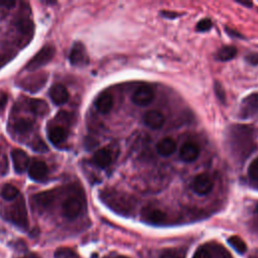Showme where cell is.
Here are the masks:
<instances>
[{"mask_svg":"<svg viewBox=\"0 0 258 258\" xmlns=\"http://www.w3.org/2000/svg\"><path fill=\"white\" fill-rule=\"evenodd\" d=\"M227 140L230 152L238 162L245 161L255 150L253 129L248 125L236 124L231 126Z\"/></svg>","mask_w":258,"mask_h":258,"instance_id":"6da1fadb","label":"cell"},{"mask_svg":"<svg viewBox=\"0 0 258 258\" xmlns=\"http://www.w3.org/2000/svg\"><path fill=\"white\" fill-rule=\"evenodd\" d=\"M99 197L103 204L118 215L129 217L135 213L137 202L135 198L126 193L114 189H105L100 192Z\"/></svg>","mask_w":258,"mask_h":258,"instance_id":"7a4b0ae2","label":"cell"},{"mask_svg":"<svg viewBox=\"0 0 258 258\" xmlns=\"http://www.w3.org/2000/svg\"><path fill=\"white\" fill-rule=\"evenodd\" d=\"M7 218L19 228L23 230L28 229L29 227L28 211H27L25 200L22 196H20L17 200H15L14 204L9 207V209L7 210Z\"/></svg>","mask_w":258,"mask_h":258,"instance_id":"3957f363","label":"cell"},{"mask_svg":"<svg viewBox=\"0 0 258 258\" xmlns=\"http://www.w3.org/2000/svg\"><path fill=\"white\" fill-rule=\"evenodd\" d=\"M56 54V50L53 46H46L44 47L27 65L26 69L28 71L34 72L39 70L40 68L44 67L45 65H47L48 63H50L53 58L55 57Z\"/></svg>","mask_w":258,"mask_h":258,"instance_id":"277c9868","label":"cell"},{"mask_svg":"<svg viewBox=\"0 0 258 258\" xmlns=\"http://www.w3.org/2000/svg\"><path fill=\"white\" fill-rule=\"evenodd\" d=\"M84 200L79 195L70 196L63 204V214L69 220L78 218L83 210Z\"/></svg>","mask_w":258,"mask_h":258,"instance_id":"5b68a950","label":"cell"},{"mask_svg":"<svg viewBox=\"0 0 258 258\" xmlns=\"http://www.w3.org/2000/svg\"><path fill=\"white\" fill-rule=\"evenodd\" d=\"M258 113V94H251L247 96L241 103L239 109V117L241 119H248Z\"/></svg>","mask_w":258,"mask_h":258,"instance_id":"8992f818","label":"cell"},{"mask_svg":"<svg viewBox=\"0 0 258 258\" xmlns=\"http://www.w3.org/2000/svg\"><path fill=\"white\" fill-rule=\"evenodd\" d=\"M142 219L151 225H163L167 222V215L161 209L145 207L142 211Z\"/></svg>","mask_w":258,"mask_h":258,"instance_id":"52a82bcc","label":"cell"},{"mask_svg":"<svg viewBox=\"0 0 258 258\" xmlns=\"http://www.w3.org/2000/svg\"><path fill=\"white\" fill-rule=\"evenodd\" d=\"M154 99L155 91L149 85H142L133 95V102L138 106H148L154 101Z\"/></svg>","mask_w":258,"mask_h":258,"instance_id":"ba28073f","label":"cell"},{"mask_svg":"<svg viewBox=\"0 0 258 258\" xmlns=\"http://www.w3.org/2000/svg\"><path fill=\"white\" fill-rule=\"evenodd\" d=\"M213 186L211 177L205 173L198 175L192 182L193 191L200 196L208 195L213 190Z\"/></svg>","mask_w":258,"mask_h":258,"instance_id":"9c48e42d","label":"cell"},{"mask_svg":"<svg viewBox=\"0 0 258 258\" xmlns=\"http://www.w3.org/2000/svg\"><path fill=\"white\" fill-rule=\"evenodd\" d=\"M48 79L47 74H36L33 76H30L23 80L21 86L30 92H38L41 88L44 87Z\"/></svg>","mask_w":258,"mask_h":258,"instance_id":"30bf717a","label":"cell"},{"mask_svg":"<svg viewBox=\"0 0 258 258\" xmlns=\"http://www.w3.org/2000/svg\"><path fill=\"white\" fill-rule=\"evenodd\" d=\"M70 62L73 66H86L89 63L86 48L81 43H76L70 54Z\"/></svg>","mask_w":258,"mask_h":258,"instance_id":"8fae6325","label":"cell"},{"mask_svg":"<svg viewBox=\"0 0 258 258\" xmlns=\"http://www.w3.org/2000/svg\"><path fill=\"white\" fill-rule=\"evenodd\" d=\"M12 159L16 172L18 174L25 173L30 165V158L28 154L21 149H15L12 152Z\"/></svg>","mask_w":258,"mask_h":258,"instance_id":"7c38bea8","label":"cell"},{"mask_svg":"<svg viewBox=\"0 0 258 258\" xmlns=\"http://www.w3.org/2000/svg\"><path fill=\"white\" fill-rule=\"evenodd\" d=\"M144 122L148 127L154 129V131H157V129H160L164 126L166 118L161 111L150 110L145 114Z\"/></svg>","mask_w":258,"mask_h":258,"instance_id":"4fadbf2b","label":"cell"},{"mask_svg":"<svg viewBox=\"0 0 258 258\" xmlns=\"http://www.w3.org/2000/svg\"><path fill=\"white\" fill-rule=\"evenodd\" d=\"M200 155L199 147L192 142L185 143L180 149V158L185 163H193L195 162Z\"/></svg>","mask_w":258,"mask_h":258,"instance_id":"5bb4252c","label":"cell"},{"mask_svg":"<svg viewBox=\"0 0 258 258\" xmlns=\"http://www.w3.org/2000/svg\"><path fill=\"white\" fill-rule=\"evenodd\" d=\"M95 107L101 114H108L113 108V97L108 91L102 92L95 101Z\"/></svg>","mask_w":258,"mask_h":258,"instance_id":"9a60e30c","label":"cell"},{"mask_svg":"<svg viewBox=\"0 0 258 258\" xmlns=\"http://www.w3.org/2000/svg\"><path fill=\"white\" fill-rule=\"evenodd\" d=\"M50 97L56 105H63L69 100V92L62 84H55L50 89Z\"/></svg>","mask_w":258,"mask_h":258,"instance_id":"2e32d148","label":"cell"},{"mask_svg":"<svg viewBox=\"0 0 258 258\" xmlns=\"http://www.w3.org/2000/svg\"><path fill=\"white\" fill-rule=\"evenodd\" d=\"M92 161L96 167L100 169H106L112 163V153L107 148L100 149L94 154Z\"/></svg>","mask_w":258,"mask_h":258,"instance_id":"e0dca14e","label":"cell"},{"mask_svg":"<svg viewBox=\"0 0 258 258\" xmlns=\"http://www.w3.org/2000/svg\"><path fill=\"white\" fill-rule=\"evenodd\" d=\"M49 173V168L44 162L37 161L33 163V165L30 167L29 170V176L32 180L36 182H41L46 179Z\"/></svg>","mask_w":258,"mask_h":258,"instance_id":"ac0fdd59","label":"cell"},{"mask_svg":"<svg viewBox=\"0 0 258 258\" xmlns=\"http://www.w3.org/2000/svg\"><path fill=\"white\" fill-rule=\"evenodd\" d=\"M56 199V194L52 191L42 192L33 197V202L39 209H47L53 205Z\"/></svg>","mask_w":258,"mask_h":258,"instance_id":"d6986e66","label":"cell"},{"mask_svg":"<svg viewBox=\"0 0 258 258\" xmlns=\"http://www.w3.org/2000/svg\"><path fill=\"white\" fill-rule=\"evenodd\" d=\"M177 150L176 142L171 138H165L157 145V152L164 158L171 157Z\"/></svg>","mask_w":258,"mask_h":258,"instance_id":"ffe728a7","label":"cell"},{"mask_svg":"<svg viewBox=\"0 0 258 258\" xmlns=\"http://www.w3.org/2000/svg\"><path fill=\"white\" fill-rule=\"evenodd\" d=\"M68 131L63 126H54L49 132V140L54 146H60L67 141Z\"/></svg>","mask_w":258,"mask_h":258,"instance_id":"44dd1931","label":"cell"},{"mask_svg":"<svg viewBox=\"0 0 258 258\" xmlns=\"http://www.w3.org/2000/svg\"><path fill=\"white\" fill-rule=\"evenodd\" d=\"M28 106L34 114L39 116H45L49 112V106L47 102L41 99H29Z\"/></svg>","mask_w":258,"mask_h":258,"instance_id":"7402d4cb","label":"cell"},{"mask_svg":"<svg viewBox=\"0 0 258 258\" xmlns=\"http://www.w3.org/2000/svg\"><path fill=\"white\" fill-rule=\"evenodd\" d=\"M34 128V122L29 118H20L15 123V131L18 135L25 136L31 133Z\"/></svg>","mask_w":258,"mask_h":258,"instance_id":"603a6c76","label":"cell"},{"mask_svg":"<svg viewBox=\"0 0 258 258\" xmlns=\"http://www.w3.org/2000/svg\"><path fill=\"white\" fill-rule=\"evenodd\" d=\"M17 29L25 38H31L34 35V23L30 19H22L17 24Z\"/></svg>","mask_w":258,"mask_h":258,"instance_id":"cb8c5ba5","label":"cell"},{"mask_svg":"<svg viewBox=\"0 0 258 258\" xmlns=\"http://www.w3.org/2000/svg\"><path fill=\"white\" fill-rule=\"evenodd\" d=\"M237 55V49L233 46H226L221 48L217 54H216V59L221 61V62H227L235 58Z\"/></svg>","mask_w":258,"mask_h":258,"instance_id":"d4e9b609","label":"cell"},{"mask_svg":"<svg viewBox=\"0 0 258 258\" xmlns=\"http://www.w3.org/2000/svg\"><path fill=\"white\" fill-rule=\"evenodd\" d=\"M2 197L6 201H15L20 197V191L13 185H6L2 190Z\"/></svg>","mask_w":258,"mask_h":258,"instance_id":"484cf974","label":"cell"},{"mask_svg":"<svg viewBox=\"0 0 258 258\" xmlns=\"http://www.w3.org/2000/svg\"><path fill=\"white\" fill-rule=\"evenodd\" d=\"M228 243L240 254H244L247 250L246 243L239 236H231L228 239Z\"/></svg>","mask_w":258,"mask_h":258,"instance_id":"4316f807","label":"cell"},{"mask_svg":"<svg viewBox=\"0 0 258 258\" xmlns=\"http://www.w3.org/2000/svg\"><path fill=\"white\" fill-rule=\"evenodd\" d=\"M55 258H79V256L70 248H60L56 251Z\"/></svg>","mask_w":258,"mask_h":258,"instance_id":"83f0119b","label":"cell"},{"mask_svg":"<svg viewBox=\"0 0 258 258\" xmlns=\"http://www.w3.org/2000/svg\"><path fill=\"white\" fill-rule=\"evenodd\" d=\"M32 149L37 152V153H41V154H44V153H47L49 151V148L48 146L45 144V142L41 139H36L33 143H32Z\"/></svg>","mask_w":258,"mask_h":258,"instance_id":"f1b7e54d","label":"cell"},{"mask_svg":"<svg viewBox=\"0 0 258 258\" xmlns=\"http://www.w3.org/2000/svg\"><path fill=\"white\" fill-rule=\"evenodd\" d=\"M248 175L251 180L258 183V158L255 159L248 168Z\"/></svg>","mask_w":258,"mask_h":258,"instance_id":"f546056e","label":"cell"},{"mask_svg":"<svg viewBox=\"0 0 258 258\" xmlns=\"http://www.w3.org/2000/svg\"><path fill=\"white\" fill-rule=\"evenodd\" d=\"M213 24L212 22L209 20V19H205V20H202L201 22L198 23L197 25V31L202 33V32H207L209 30H211Z\"/></svg>","mask_w":258,"mask_h":258,"instance_id":"4dcf8cb0","label":"cell"},{"mask_svg":"<svg viewBox=\"0 0 258 258\" xmlns=\"http://www.w3.org/2000/svg\"><path fill=\"white\" fill-rule=\"evenodd\" d=\"M214 89H215V93H216L217 97H218L222 102H225V100H226V95H225L224 89H223V87L221 86V84H219L218 82H216V83H215V86H214Z\"/></svg>","mask_w":258,"mask_h":258,"instance_id":"1f68e13d","label":"cell"},{"mask_svg":"<svg viewBox=\"0 0 258 258\" xmlns=\"http://www.w3.org/2000/svg\"><path fill=\"white\" fill-rule=\"evenodd\" d=\"M246 60L251 65H258V54H250L247 56Z\"/></svg>","mask_w":258,"mask_h":258,"instance_id":"d6a6232c","label":"cell"},{"mask_svg":"<svg viewBox=\"0 0 258 258\" xmlns=\"http://www.w3.org/2000/svg\"><path fill=\"white\" fill-rule=\"evenodd\" d=\"M8 103V96L6 94H3L0 97V111H3Z\"/></svg>","mask_w":258,"mask_h":258,"instance_id":"836d02e7","label":"cell"},{"mask_svg":"<svg viewBox=\"0 0 258 258\" xmlns=\"http://www.w3.org/2000/svg\"><path fill=\"white\" fill-rule=\"evenodd\" d=\"M16 6L15 2H0V7H6L8 9H12Z\"/></svg>","mask_w":258,"mask_h":258,"instance_id":"e575fe53","label":"cell"},{"mask_svg":"<svg viewBox=\"0 0 258 258\" xmlns=\"http://www.w3.org/2000/svg\"><path fill=\"white\" fill-rule=\"evenodd\" d=\"M8 57H9V56L0 55V68H3V67L8 63V61L10 60Z\"/></svg>","mask_w":258,"mask_h":258,"instance_id":"d590c367","label":"cell"},{"mask_svg":"<svg viewBox=\"0 0 258 258\" xmlns=\"http://www.w3.org/2000/svg\"><path fill=\"white\" fill-rule=\"evenodd\" d=\"M24 258H39V256L37 254H35V253H30L27 256H25Z\"/></svg>","mask_w":258,"mask_h":258,"instance_id":"8d00e7d4","label":"cell"},{"mask_svg":"<svg viewBox=\"0 0 258 258\" xmlns=\"http://www.w3.org/2000/svg\"><path fill=\"white\" fill-rule=\"evenodd\" d=\"M239 5L244 6V7H249V8L252 7V4H251V3H239Z\"/></svg>","mask_w":258,"mask_h":258,"instance_id":"74e56055","label":"cell"},{"mask_svg":"<svg viewBox=\"0 0 258 258\" xmlns=\"http://www.w3.org/2000/svg\"><path fill=\"white\" fill-rule=\"evenodd\" d=\"M249 258H258V251L255 252V253H253Z\"/></svg>","mask_w":258,"mask_h":258,"instance_id":"f35d334b","label":"cell"},{"mask_svg":"<svg viewBox=\"0 0 258 258\" xmlns=\"http://www.w3.org/2000/svg\"><path fill=\"white\" fill-rule=\"evenodd\" d=\"M256 212L258 213V204H257V206H256Z\"/></svg>","mask_w":258,"mask_h":258,"instance_id":"ab89813d","label":"cell"},{"mask_svg":"<svg viewBox=\"0 0 258 258\" xmlns=\"http://www.w3.org/2000/svg\"><path fill=\"white\" fill-rule=\"evenodd\" d=\"M0 152H2V149H0Z\"/></svg>","mask_w":258,"mask_h":258,"instance_id":"60d3db41","label":"cell"}]
</instances>
